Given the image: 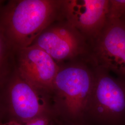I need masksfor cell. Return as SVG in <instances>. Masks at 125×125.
Listing matches in <instances>:
<instances>
[{
  "label": "cell",
  "instance_id": "6da1fadb",
  "mask_svg": "<svg viewBox=\"0 0 125 125\" xmlns=\"http://www.w3.org/2000/svg\"><path fill=\"white\" fill-rule=\"evenodd\" d=\"M62 0H9L0 2V33L14 50L31 46L54 21L64 18Z\"/></svg>",
  "mask_w": 125,
  "mask_h": 125
},
{
  "label": "cell",
  "instance_id": "7a4b0ae2",
  "mask_svg": "<svg viewBox=\"0 0 125 125\" xmlns=\"http://www.w3.org/2000/svg\"><path fill=\"white\" fill-rule=\"evenodd\" d=\"M60 66L52 91L55 113L66 125L83 123L94 87L95 66L87 57Z\"/></svg>",
  "mask_w": 125,
  "mask_h": 125
},
{
  "label": "cell",
  "instance_id": "3957f363",
  "mask_svg": "<svg viewBox=\"0 0 125 125\" xmlns=\"http://www.w3.org/2000/svg\"><path fill=\"white\" fill-rule=\"evenodd\" d=\"M0 87V122L24 124L42 115L55 113L52 93L23 78L16 69Z\"/></svg>",
  "mask_w": 125,
  "mask_h": 125
},
{
  "label": "cell",
  "instance_id": "277c9868",
  "mask_svg": "<svg viewBox=\"0 0 125 125\" xmlns=\"http://www.w3.org/2000/svg\"><path fill=\"white\" fill-rule=\"evenodd\" d=\"M84 122L94 125H125V83L95 66L94 87Z\"/></svg>",
  "mask_w": 125,
  "mask_h": 125
},
{
  "label": "cell",
  "instance_id": "5b68a950",
  "mask_svg": "<svg viewBox=\"0 0 125 125\" xmlns=\"http://www.w3.org/2000/svg\"><path fill=\"white\" fill-rule=\"evenodd\" d=\"M31 45L44 50L59 65L85 58L89 53L88 41L64 18L51 24Z\"/></svg>",
  "mask_w": 125,
  "mask_h": 125
},
{
  "label": "cell",
  "instance_id": "8992f818",
  "mask_svg": "<svg viewBox=\"0 0 125 125\" xmlns=\"http://www.w3.org/2000/svg\"><path fill=\"white\" fill-rule=\"evenodd\" d=\"M88 58L125 83V21L107 20L100 34L89 44Z\"/></svg>",
  "mask_w": 125,
  "mask_h": 125
},
{
  "label": "cell",
  "instance_id": "52a82bcc",
  "mask_svg": "<svg viewBox=\"0 0 125 125\" xmlns=\"http://www.w3.org/2000/svg\"><path fill=\"white\" fill-rule=\"evenodd\" d=\"M109 2V0H62V14L90 44L107 22Z\"/></svg>",
  "mask_w": 125,
  "mask_h": 125
},
{
  "label": "cell",
  "instance_id": "ba28073f",
  "mask_svg": "<svg viewBox=\"0 0 125 125\" xmlns=\"http://www.w3.org/2000/svg\"><path fill=\"white\" fill-rule=\"evenodd\" d=\"M16 69L23 78L52 93L60 65L40 47L31 45L15 50Z\"/></svg>",
  "mask_w": 125,
  "mask_h": 125
},
{
  "label": "cell",
  "instance_id": "9c48e42d",
  "mask_svg": "<svg viewBox=\"0 0 125 125\" xmlns=\"http://www.w3.org/2000/svg\"><path fill=\"white\" fill-rule=\"evenodd\" d=\"M15 70V51L0 33V84L7 80Z\"/></svg>",
  "mask_w": 125,
  "mask_h": 125
},
{
  "label": "cell",
  "instance_id": "30bf717a",
  "mask_svg": "<svg viewBox=\"0 0 125 125\" xmlns=\"http://www.w3.org/2000/svg\"><path fill=\"white\" fill-rule=\"evenodd\" d=\"M23 125H66L55 113L42 115Z\"/></svg>",
  "mask_w": 125,
  "mask_h": 125
},
{
  "label": "cell",
  "instance_id": "8fae6325",
  "mask_svg": "<svg viewBox=\"0 0 125 125\" xmlns=\"http://www.w3.org/2000/svg\"><path fill=\"white\" fill-rule=\"evenodd\" d=\"M125 13V0H109L107 20L121 19Z\"/></svg>",
  "mask_w": 125,
  "mask_h": 125
},
{
  "label": "cell",
  "instance_id": "7c38bea8",
  "mask_svg": "<svg viewBox=\"0 0 125 125\" xmlns=\"http://www.w3.org/2000/svg\"><path fill=\"white\" fill-rule=\"evenodd\" d=\"M0 125H23L22 124L13 121H8L5 122H0Z\"/></svg>",
  "mask_w": 125,
  "mask_h": 125
},
{
  "label": "cell",
  "instance_id": "4fadbf2b",
  "mask_svg": "<svg viewBox=\"0 0 125 125\" xmlns=\"http://www.w3.org/2000/svg\"><path fill=\"white\" fill-rule=\"evenodd\" d=\"M94 125L93 124H91L89 123H88L87 122H83V123H79V124H75V125Z\"/></svg>",
  "mask_w": 125,
  "mask_h": 125
},
{
  "label": "cell",
  "instance_id": "5bb4252c",
  "mask_svg": "<svg viewBox=\"0 0 125 125\" xmlns=\"http://www.w3.org/2000/svg\"><path fill=\"white\" fill-rule=\"evenodd\" d=\"M121 19L122 20H123L124 21H125V13L123 15V16L122 17V18H121Z\"/></svg>",
  "mask_w": 125,
  "mask_h": 125
}]
</instances>
